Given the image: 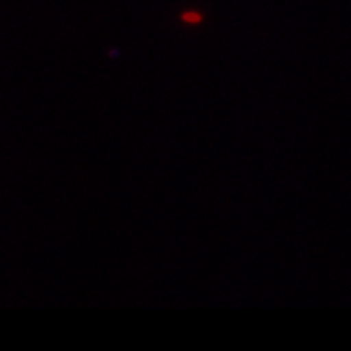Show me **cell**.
I'll return each mask as SVG.
<instances>
[{
  "instance_id": "cell-1",
  "label": "cell",
  "mask_w": 351,
  "mask_h": 351,
  "mask_svg": "<svg viewBox=\"0 0 351 351\" xmlns=\"http://www.w3.org/2000/svg\"><path fill=\"white\" fill-rule=\"evenodd\" d=\"M182 21L188 24H198V23H202V14L199 12H184L182 14Z\"/></svg>"
}]
</instances>
